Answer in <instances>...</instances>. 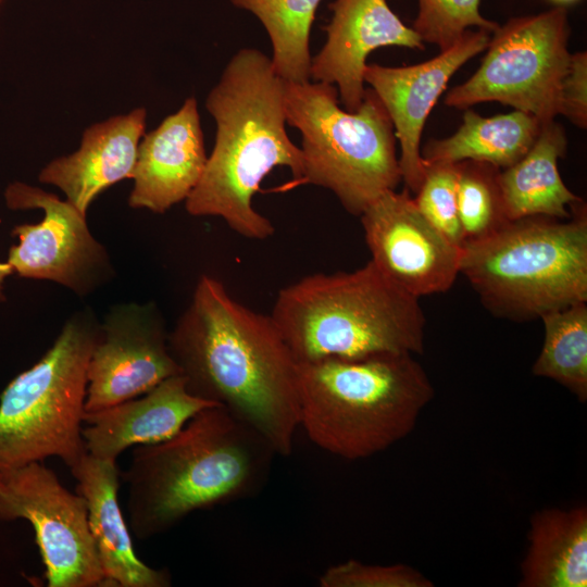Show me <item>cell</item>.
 Segmentation results:
<instances>
[{"instance_id":"obj_17","label":"cell","mask_w":587,"mask_h":587,"mask_svg":"<svg viewBox=\"0 0 587 587\" xmlns=\"http://www.w3.org/2000/svg\"><path fill=\"white\" fill-rule=\"evenodd\" d=\"M217 405L191 395L182 375L161 382L143 395L112 407L85 412L83 438L87 453L116 462L133 446L171 438L204 408Z\"/></svg>"},{"instance_id":"obj_2","label":"cell","mask_w":587,"mask_h":587,"mask_svg":"<svg viewBox=\"0 0 587 587\" xmlns=\"http://www.w3.org/2000/svg\"><path fill=\"white\" fill-rule=\"evenodd\" d=\"M216 124L203 174L185 200L193 216H217L238 235L271 237L272 222L252 203L262 180L277 166L300 184L302 153L287 135L284 80L271 58L254 48L238 50L205 99Z\"/></svg>"},{"instance_id":"obj_11","label":"cell","mask_w":587,"mask_h":587,"mask_svg":"<svg viewBox=\"0 0 587 587\" xmlns=\"http://www.w3.org/2000/svg\"><path fill=\"white\" fill-rule=\"evenodd\" d=\"M13 210L41 209L36 224H22L12 235L18 245L9 250L8 264L21 277L58 283L78 296H87L114 275L107 249L90 233L86 215L67 200L15 182L5 189Z\"/></svg>"},{"instance_id":"obj_6","label":"cell","mask_w":587,"mask_h":587,"mask_svg":"<svg viewBox=\"0 0 587 587\" xmlns=\"http://www.w3.org/2000/svg\"><path fill=\"white\" fill-rule=\"evenodd\" d=\"M460 273L497 315L530 320L587 301V213L527 216L462 247Z\"/></svg>"},{"instance_id":"obj_15","label":"cell","mask_w":587,"mask_h":587,"mask_svg":"<svg viewBox=\"0 0 587 587\" xmlns=\"http://www.w3.org/2000/svg\"><path fill=\"white\" fill-rule=\"evenodd\" d=\"M333 15L323 27L326 41L311 59L310 80L334 85L347 111L364 97L369 54L383 47L424 50V42L389 8L386 0H334Z\"/></svg>"},{"instance_id":"obj_3","label":"cell","mask_w":587,"mask_h":587,"mask_svg":"<svg viewBox=\"0 0 587 587\" xmlns=\"http://www.w3.org/2000/svg\"><path fill=\"white\" fill-rule=\"evenodd\" d=\"M276 455L261 434L223 407L202 409L171 438L133 450L121 473L130 534L145 540L197 510L257 495Z\"/></svg>"},{"instance_id":"obj_27","label":"cell","mask_w":587,"mask_h":587,"mask_svg":"<svg viewBox=\"0 0 587 587\" xmlns=\"http://www.w3.org/2000/svg\"><path fill=\"white\" fill-rule=\"evenodd\" d=\"M426 171L414 202L420 212L452 242L462 247L463 235L458 214V163L425 164Z\"/></svg>"},{"instance_id":"obj_26","label":"cell","mask_w":587,"mask_h":587,"mask_svg":"<svg viewBox=\"0 0 587 587\" xmlns=\"http://www.w3.org/2000/svg\"><path fill=\"white\" fill-rule=\"evenodd\" d=\"M419 10L412 28L423 42L450 48L470 27L492 33L499 24L485 18L480 0H417Z\"/></svg>"},{"instance_id":"obj_33","label":"cell","mask_w":587,"mask_h":587,"mask_svg":"<svg viewBox=\"0 0 587 587\" xmlns=\"http://www.w3.org/2000/svg\"><path fill=\"white\" fill-rule=\"evenodd\" d=\"M1 1H2V0H0V2H1Z\"/></svg>"},{"instance_id":"obj_20","label":"cell","mask_w":587,"mask_h":587,"mask_svg":"<svg viewBox=\"0 0 587 587\" xmlns=\"http://www.w3.org/2000/svg\"><path fill=\"white\" fill-rule=\"evenodd\" d=\"M566 147L564 128L554 120L544 122L530 149L516 163L500 170L499 186L509 221L572 216V207L583 200L565 186L558 168Z\"/></svg>"},{"instance_id":"obj_9","label":"cell","mask_w":587,"mask_h":587,"mask_svg":"<svg viewBox=\"0 0 587 587\" xmlns=\"http://www.w3.org/2000/svg\"><path fill=\"white\" fill-rule=\"evenodd\" d=\"M569 37L564 7L509 20L491 33L477 71L452 88L445 103L465 110L495 101L528 113L541 123L554 120L571 59Z\"/></svg>"},{"instance_id":"obj_16","label":"cell","mask_w":587,"mask_h":587,"mask_svg":"<svg viewBox=\"0 0 587 587\" xmlns=\"http://www.w3.org/2000/svg\"><path fill=\"white\" fill-rule=\"evenodd\" d=\"M208 155L197 100L187 98L139 142L128 204L164 213L186 200L199 183Z\"/></svg>"},{"instance_id":"obj_32","label":"cell","mask_w":587,"mask_h":587,"mask_svg":"<svg viewBox=\"0 0 587 587\" xmlns=\"http://www.w3.org/2000/svg\"><path fill=\"white\" fill-rule=\"evenodd\" d=\"M1 483H2V477H1V473H0V486H1Z\"/></svg>"},{"instance_id":"obj_5","label":"cell","mask_w":587,"mask_h":587,"mask_svg":"<svg viewBox=\"0 0 587 587\" xmlns=\"http://www.w3.org/2000/svg\"><path fill=\"white\" fill-rule=\"evenodd\" d=\"M271 316L298 363L424 351L419 298L371 260L352 272L311 274L282 288Z\"/></svg>"},{"instance_id":"obj_31","label":"cell","mask_w":587,"mask_h":587,"mask_svg":"<svg viewBox=\"0 0 587 587\" xmlns=\"http://www.w3.org/2000/svg\"><path fill=\"white\" fill-rule=\"evenodd\" d=\"M551 1L560 4L559 7H563L564 4H571L578 0H551Z\"/></svg>"},{"instance_id":"obj_7","label":"cell","mask_w":587,"mask_h":587,"mask_svg":"<svg viewBox=\"0 0 587 587\" xmlns=\"http://www.w3.org/2000/svg\"><path fill=\"white\" fill-rule=\"evenodd\" d=\"M334 85L284 80L286 123L301 134L300 184L330 190L360 216L402 180L392 122L372 88L355 111L339 107Z\"/></svg>"},{"instance_id":"obj_4","label":"cell","mask_w":587,"mask_h":587,"mask_svg":"<svg viewBox=\"0 0 587 587\" xmlns=\"http://www.w3.org/2000/svg\"><path fill=\"white\" fill-rule=\"evenodd\" d=\"M299 425L346 460L383 452L409 436L432 401V382L411 353L382 352L298 363Z\"/></svg>"},{"instance_id":"obj_12","label":"cell","mask_w":587,"mask_h":587,"mask_svg":"<svg viewBox=\"0 0 587 587\" xmlns=\"http://www.w3.org/2000/svg\"><path fill=\"white\" fill-rule=\"evenodd\" d=\"M167 338L154 302L113 305L100 324L89 360L85 411L112 407L180 375Z\"/></svg>"},{"instance_id":"obj_25","label":"cell","mask_w":587,"mask_h":587,"mask_svg":"<svg viewBox=\"0 0 587 587\" xmlns=\"http://www.w3.org/2000/svg\"><path fill=\"white\" fill-rule=\"evenodd\" d=\"M458 165V214L464 245L495 234L509 220L499 186L500 168L472 160Z\"/></svg>"},{"instance_id":"obj_8","label":"cell","mask_w":587,"mask_h":587,"mask_svg":"<svg viewBox=\"0 0 587 587\" xmlns=\"http://www.w3.org/2000/svg\"><path fill=\"white\" fill-rule=\"evenodd\" d=\"M100 335L93 311H76L42 358L0 396V473L49 457L70 470L87 454V370Z\"/></svg>"},{"instance_id":"obj_13","label":"cell","mask_w":587,"mask_h":587,"mask_svg":"<svg viewBox=\"0 0 587 587\" xmlns=\"http://www.w3.org/2000/svg\"><path fill=\"white\" fill-rule=\"evenodd\" d=\"M371 261L405 292H445L460 273L462 248L436 228L405 188L388 190L361 215Z\"/></svg>"},{"instance_id":"obj_1","label":"cell","mask_w":587,"mask_h":587,"mask_svg":"<svg viewBox=\"0 0 587 587\" xmlns=\"http://www.w3.org/2000/svg\"><path fill=\"white\" fill-rule=\"evenodd\" d=\"M187 390L229 411L274 448L292 453L299 425L298 362L271 314L202 275L167 338Z\"/></svg>"},{"instance_id":"obj_23","label":"cell","mask_w":587,"mask_h":587,"mask_svg":"<svg viewBox=\"0 0 587 587\" xmlns=\"http://www.w3.org/2000/svg\"><path fill=\"white\" fill-rule=\"evenodd\" d=\"M321 1L229 0L261 22L271 40L273 68L290 83L310 80V33Z\"/></svg>"},{"instance_id":"obj_30","label":"cell","mask_w":587,"mask_h":587,"mask_svg":"<svg viewBox=\"0 0 587 587\" xmlns=\"http://www.w3.org/2000/svg\"><path fill=\"white\" fill-rule=\"evenodd\" d=\"M12 268L8 264V262L0 261V301H3L5 299L3 288H4V280L9 275H11Z\"/></svg>"},{"instance_id":"obj_21","label":"cell","mask_w":587,"mask_h":587,"mask_svg":"<svg viewBox=\"0 0 587 587\" xmlns=\"http://www.w3.org/2000/svg\"><path fill=\"white\" fill-rule=\"evenodd\" d=\"M521 587L587 586V507L549 508L529 523Z\"/></svg>"},{"instance_id":"obj_29","label":"cell","mask_w":587,"mask_h":587,"mask_svg":"<svg viewBox=\"0 0 587 587\" xmlns=\"http://www.w3.org/2000/svg\"><path fill=\"white\" fill-rule=\"evenodd\" d=\"M579 128L587 127V53L571 54L560 90L559 115Z\"/></svg>"},{"instance_id":"obj_28","label":"cell","mask_w":587,"mask_h":587,"mask_svg":"<svg viewBox=\"0 0 587 587\" xmlns=\"http://www.w3.org/2000/svg\"><path fill=\"white\" fill-rule=\"evenodd\" d=\"M321 587H433L430 579L407 564H366L348 560L328 566L319 577Z\"/></svg>"},{"instance_id":"obj_14","label":"cell","mask_w":587,"mask_h":587,"mask_svg":"<svg viewBox=\"0 0 587 587\" xmlns=\"http://www.w3.org/2000/svg\"><path fill=\"white\" fill-rule=\"evenodd\" d=\"M491 33L467 29L450 48L435 58L408 66L366 64L364 83L376 92L400 143L398 158L407 189L416 192L426 166L421 155V136L429 112L452 75L470 59L486 50Z\"/></svg>"},{"instance_id":"obj_24","label":"cell","mask_w":587,"mask_h":587,"mask_svg":"<svg viewBox=\"0 0 587 587\" xmlns=\"http://www.w3.org/2000/svg\"><path fill=\"white\" fill-rule=\"evenodd\" d=\"M545 340L532 372L587 400V305L577 302L540 316Z\"/></svg>"},{"instance_id":"obj_22","label":"cell","mask_w":587,"mask_h":587,"mask_svg":"<svg viewBox=\"0 0 587 587\" xmlns=\"http://www.w3.org/2000/svg\"><path fill=\"white\" fill-rule=\"evenodd\" d=\"M541 124L537 117L517 110L484 117L466 109L459 129L447 138L428 141L421 155L425 164L472 160L503 170L530 149Z\"/></svg>"},{"instance_id":"obj_18","label":"cell","mask_w":587,"mask_h":587,"mask_svg":"<svg viewBox=\"0 0 587 587\" xmlns=\"http://www.w3.org/2000/svg\"><path fill=\"white\" fill-rule=\"evenodd\" d=\"M146 116V109L138 108L89 126L79 149L48 163L39 173V182L60 188L66 200L86 215L102 191L132 178Z\"/></svg>"},{"instance_id":"obj_10","label":"cell","mask_w":587,"mask_h":587,"mask_svg":"<svg viewBox=\"0 0 587 587\" xmlns=\"http://www.w3.org/2000/svg\"><path fill=\"white\" fill-rule=\"evenodd\" d=\"M1 477L0 520L32 523L48 586H107L84 497L66 489L41 462L3 472Z\"/></svg>"},{"instance_id":"obj_19","label":"cell","mask_w":587,"mask_h":587,"mask_svg":"<svg viewBox=\"0 0 587 587\" xmlns=\"http://www.w3.org/2000/svg\"><path fill=\"white\" fill-rule=\"evenodd\" d=\"M76 491L86 500L88 524L110 587H168V571L153 569L135 553L118 502L121 472L116 462L88 453L72 470Z\"/></svg>"}]
</instances>
